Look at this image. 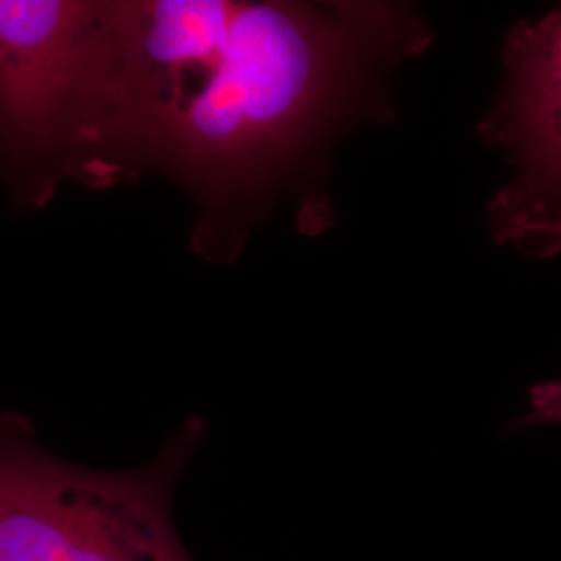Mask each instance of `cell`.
Masks as SVG:
<instances>
[{"instance_id":"cell-1","label":"cell","mask_w":561,"mask_h":561,"mask_svg":"<svg viewBox=\"0 0 561 561\" xmlns=\"http://www.w3.org/2000/svg\"><path fill=\"white\" fill-rule=\"evenodd\" d=\"M125 185L162 178L194 204L190 243L229 264L289 198L301 233L335 222L329 164L396 119L389 81L435 34L389 0H113Z\"/></svg>"},{"instance_id":"cell-2","label":"cell","mask_w":561,"mask_h":561,"mask_svg":"<svg viewBox=\"0 0 561 561\" xmlns=\"http://www.w3.org/2000/svg\"><path fill=\"white\" fill-rule=\"evenodd\" d=\"M0 185L18 213L125 185L113 0H0Z\"/></svg>"},{"instance_id":"cell-3","label":"cell","mask_w":561,"mask_h":561,"mask_svg":"<svg viewBox=\"0 0 561 561\" xmlns=\"http://www.w3.org/2000/svg\"><path fill=\"white\" fill-rule=\"evenodd\" d=\"M204 433L190 419L157 458L113 472L62 460L23 414L0 410V561H194L171 503Z\"/></svg>"},{"instance_id":"cell-4","label":"cell","mask_w":561,"mask_h":561,"mask_svg":"<svg viewBox=\"0 0 561 561\" xmlns=\"http://www.w3.org/2000/svg\"><path fill=\"white\" fill-rule=\"evenodd\" d=\"M503 80L482 115L481 140L510 178L486 204L489 233L526 259L561 254V4L522 20L502 44Z\"/></svg>"},{"instance_id":"cell-5","label":"cell","mask_w":561,"mask_h":561,"mask_svg":"<svg viewBox=\"0 0 561 561\" xmlns=\"http://www.w3.org/2000/svg\"><path fill=\"white\" fill-rule=\"evenodd\" d=\"M528 401V414L522 419V426L561 424V379L537 382Z\"/></svg>"}]
</instances>
